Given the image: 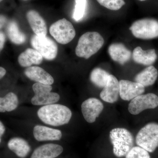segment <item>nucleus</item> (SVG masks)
<instances>
[{
	"label": "nucleus",
	"instance_id": "nucleus-6",
	"mask_svg": "<svg viewBox=\"0 0 158 158\" xmlns=\"http://www.w3.org/2000/svg\"><path fill=\"white\" fill-rule=\"evenodd\" d=\"M50 34L62 44L70 42L76 36V31L72 23L65 18L53 23L49 29Z\"/></svg>",
	"mask_w": 158,
	"mask_h": 158
},
{
	"label": "nucleus",
	"instance_id": "nucleus-15",
	"mask_svg": "<svg viewBox=\"0 0 158 158\" xmlns=\"http://www.w3.org/2000/svg\"><path fill=\"white\" fill-rule=\"evenodd\" d=\"M27 18L34 34L37 36H46L47 34L46 23L38 12L34 10H30L27 12Z\"/></svg>",
	"mask_w": 158,
	"mask_h": 158
},
{
	"label": "nucleus",
	"instance_id": "nucleus-28",
	"mask_svg": "<svg viewBox=\"0 0 158 158\" xmlns=\"http://www.w3.org/2000/svg\"><path fill=\"white\" fill-rule=\"evenodd\" d=\"M6 41V35L2 31H0V53L4 48Z\"/></svg>",
	"mask_w": 158,
	"mask_h": 158
},
{
	"label": "nucleus",
	"instance_id": "nucleus-10",
	"mask_svg": "<svg viewBox=\"0 0 158 158\" xmlns=\"http://www.w3.org/2000/svg\"><path fill=\"white\" fill-rule=\"evenodd\" d=\"M81 108L85 120L89 123H93L103 110L104 106L98 99L90 98L82 103Z\"/></svg>",
	"mask_w": 158,
	"mask_h": 158
},
{
	"label": "nucleus",
	"instance_id": "nucleus-1",
	"mask_svg": "<svg viewBox=\"0 0 158 158\" xmlns=\"http://www.w3.org/2000/svg\"><path fill=\"white\" fill-rule=\"evenodd\" d=\"M37 115L40 119L45 124L59 127L68 123L72 113L66 106L55 103L42 106L37 111Z\"/></svg>",
	"mask_w": 158,
	"mask_h": 158
},
{
	"label": "nucleus",
	"instance_id": "nucleus-21",
	"mask_svg": "<svg viewBox=\"0 0 158 158\" xmlns=\"http://www.w3.org/2000/svg\"><path fill=\"white\" fill-rule=\"evenodd\" d=\"M158 76V72L156 69L152 65H150L136 75L135 81L144 87H148L155 83Z\"/></svg>",
	"mask_w": 158,
	"mask_h": 158
},
{
	"label": "nucleus",
	"instance_id": "nucleus-12",
	"mask_svg": "<svg viewBox=\"0 0 158 158\" xmlns=\"http://www.w3.org/2000/svg\"><path fill=\"white\" fill-rule=\"evenodd\" d=\"M119 95V82L116 77L110 74L106 85L100 94L101 98L106 102L113 103L117 101Z\"/></svg>",
	"mask_w": 158,
	"mask_h": 158
},
{
	"label": "nucleus",
	"instance_id": "nucleus-8",
	"mask_svg": "<svg viewBox=\"0 0 158 158\" xmlns=\"http://www.w3.org/2000/svg\"><path fill=\"white\" fill-rule=\"evenodd\" d=\"M31 43L34 49L48 60H54L58 54V46L52 40L45 36L35 35L31 39Z\"/></svg>",
	"mask_w": 158,
	"mask_h": 158
},
{
	"label": "nucleus",
	"instance_id": "nucleus-14",
	"mask_svg": "<svg viewBox=\"0 0 158 158\" xmlns=\"http://www.w3.org/2000/svg\"><path fill=\"white\" fill-rule=\"evenodd\" d=\"M26 77L31 80L44 85H51L54 83V79L46 71L39 66L27 67L24 71Z\"/></svg>",
	"mask_w": 158,
	"mask_h": 158
},
{
	"label": "nucleus",
	"instance_id": "nucleus-4",
	"mask_svg": "<svg viewBox=\"0 0 158 158\" xmlns=\"http://www.w3.org/2000/svg\"><path fill=\"white\" fill-rule=\"evenodd\" d=\"M136 143L148 152H154L158 147V123H151L142 127L136 136Z\"/></svg>",
	"mask_w": 158,
	"mask_h": 158
},
{
	"label": "nucleus",
	"instance_id": "nucleus-11",
	"mask_svg": "<svg viewBox=\"0 0 158 158\" xmlns=\"http://www.w3.org/2000/svg\"><path fill=\"white\" fill-rule=\"evenodd\" d=\"M119 96L125 101L132 100L144 93L145 88L143 85L136 82L128 80L119 81Z\"/></svg>",
	"mask_w": 158,
	"mask_h": 158
},
{
	"label": "nucleus",
	"instance_id": "nucleus-13",
	"mask_svg": "<svg viewBox=\"0 0 158 158\" xmlns=\"http://www.w3.org/2000/svg\"><path fill=\"white\" fill-rule=\"evenodd\" d=\"M33 135L35 139L38 141H59L62 136L60 130L40 125L34 126Z\"/></svg>",
	"mask_w": 158,
	"mask_h": 158
},
{
	"label": "nucleus",
	"instance_id": "nucleus-34",
	"mask_svg": "<svg viewBox=\"0 0 158 158\" xmlns=\"http://www.w3.org/2000/svg\"><path fill=\"white\" fill-rule=\"evenodd\" d=\"M2 1L3 0H0V2H2Z\"/></svg>",
	"mask_w": 158,
	"mask_h": 158
},
{
	"label": "nucleus",
	"instance_id": "nucleus-16",
	"mask_svg": "<svg viewBox=\"0 0 158 158\" xmlns=\"http://www.w3.org/2000/svg\"><path fill=\"white\" fill-rule=\"evenodd\" d=\"M63 151V148L61 145L49 143L34 150L31 158H55L60 155Z\"/></svg>",
	"mask_w": 158,
	"mask_h": 158
},
{
	"label": "nucleus",
	"instance_id": "nucleus-26",
	"mask_svg": "<svg viewBox=\"0 0 158 158\" xmlns=\"http://www.w3.org/2000/svg\"><path fill=\"white\" fill-rule=\"evenodd\" d=\"M100 5L110 10L117 11L125 5L124 0H97Z\"/></svg>",
	"mask_w": 158,
	"mask_h": 158
},
{
	"label": "nucleus",
	"instance_id": "nucleus-7",
	"mask_svg": "<svg viewBox=\"0 0 158 158\" xmlns=\"http://www.w3.org/2000/svg\"><path fill=\"white\" fill-rule=\"evenodd\" d=\"M34 95L31 98V103L34 106H46L56 103L60 97L59 94L52 92L51 85L36 83L32 86Z\"/></svg>",
	"mask_w": 158,
	"mask_h": 158
},
{
	"label": "nucleus",
	"instance_id": "nucleus-35",
	"mask_svg": "<svg viewBox=\"0 0 158 158\" xmlns=\"http://www.w3.org/2000/svg\"><path fill=\"white\" fill-rule=\"evenodd\" d=\"M24 1H27V0H24Z\"/></svg>",
	"mask_w": 158,
	"mask_h": 158
},
{
	"label": "nucleus",
	"instance_id": "nucleus-27",
	"mask_svg": "<svg viewBox=\"0 0 158 158\" xmlns=\"http://www.w3.org/2000/svg\"><path fill=\"white\" fill-rule=\"evenodd\" d=\"M125 156L126 158H151L148 152L138 146L133 147Z\"/></svg>",
	"mask_w": 158,
	"mask_h": 158
},
{
	"label": "nucleus",
	"instance_id": "nucleus-29",
	"mask_svg": "<svg viewBox=\"0 0 158 158\" xmlns=\"http://www.w3.org/2000/svg\"><path fill=\"white\" fill-rule=\"evenodd\" d=\"M7 22V19L5 15H0V30L3 28Z\"/></svg>",
	"mask_w": 158,
	"mask_h": 158
},
{
	"label": "nucleus",
	"instance_id": "nucleus-25",
	"mask_svg": "<svg viewBox=\"0 0 158 158\" xmlns=\"http://www.w3.org/2000/svg\"><path fill=\"white\" fill-rule=\"evenodd\" d=\"M87 2V0H75V7L73 12V18L76 21L81 20L84 18Z\"/></svg>",
	"mask_w": 158,
	"mask_h": 158
},
{
	"label": "nucleus",
	"instance_id": "nucleus-9",
	"mask_svg": "<svg viewBox=\"0 0 158 158\" xmlns=\"http://www.w3.org/2000/svg\"><path fill=\"white\" fill-rule=\"evenodd\" d=\"M158 106V97L153 93L141 94L131 100L128 111L132 115H136L148 109H153Z\"/></svg>",
	"mask_w": 158,
	"mask_h": 158
},
{
	"label": "nucleus",
	"instance_id": "nucleus-22",
	"mask_svg": "<svg viewBox=\"0 0 158 158\" xmlns=\"http://www.w3.org/2000/svg\"><path fill=\"white\" fill-rule=\"evenodd\" d=\"M6 31L10 41L14 44L20 45L26 42L25 34L20 31L18 25L15 21H11L8 24Z\"/></svg>",
	"mask_w": 158,
	"mask_h": 158
},
{
	"label": "nucleus",
	"instance_id": "nucleus-19",
	"mask_svg": "<svg viewBox=\"0 0 158 158\" xmlns=\"http://www.w3.org/2000/svg\"><path fill=\"white\" fill-rule=\"evenodd\" d=\"M157 57L155 50L154 49L143 50L140 47H137L133 51V59L138 64L151 65L156 62Z\"/></svg>",
	"mask_w": 158,
	"mask_h": 158
},
{
	"label": "nucleus",
	"instance_id": "nucleus-5",
	"mask_svg": "<svg viewBox=\"0 0 158 158\" xmlns=\"http://www.w3.org/2000/svg\"><path fill=\"white\" fill-rule=\"evenodd\" d=\"M130 30L139 39L148 40L158 37V21L153 19H143L135 22Z\"/></svg>",
	"mask_w": 158,
	"mask_h": 158
},
{
	"label": "nucleus",
	"instance_id": "nucleus-17",
	"mask_svg": "<svg viewBox=\"0 0 158 158\" xmlns=\"http://www.w3.org/2000/svg\"><path fill=\"white\" fill-rule=\"evenodd\" d=\"M110 57L113 61L123 65L130 60L131 52L124 44L121 43H114L109 47L108 49Z\"/></svg>",
	"mask_w": 158,
	"mask_h": 158
},
{
	"label": "nucleus",
	"instance_id": "nucleus-18",
	"mask_svg": "<svg viewBox=\"0 0 158 158\" xmlns=\"http://www.w3.org/2000/svg\"><path fill=\"white\" fill-rule=\"evenodd\" d=\"M42 55L36 50L27 48L19 56L18 61L23 67H29L33 65H39L43 61Z\"/></svg>",
	"mask_w": 158,
	"mask_h": 158
},
{
	"label": "nucleus",
	"instance_id": "nucleus-30",
	"mask_svg": "<svg viewBox=\"0 0 158 158\" xmlns=\"http://www.w3.org/2000/svg\"><path fill=\"white\" fill-rule=\"evenodd\" d=\"M5 131H6V127L2 121L0 120V137H2Z\"/></svg>",
	"mask_w": 158,
	"mask_h": 158
},
{
	"label": "nucleus",
	"instance_id": "nucleus-33",
	"mask_svg": "<svg viewBox=\"0 0 158 158\" xmlns=\"http://www.w3.org/2000/svg\"><path fill=\"white\" fill-rule=\"evenodd\" d=\"M1 138H2V137H0V143H1V141H2V139H1Z\"/></svg>",
	"mask_w": 158,
	"mask_h": 158
},
{
	"label": "nucleus",
	"instance_id": "nucleus-24",
	"mask_svg": "<svg viewBox=\"0 0 158 158\" xmlns=\"http://www.w3.org/2000/svg\"><path fill=\"white\" fill-rule=\"evenodd\" d=\"M110 75L107 72L102 69L95 68L90 73V81L97 87L104 88L107 83Z\"/></svg>",
	"mask_w": 158,
	"mask_h": 158
},
{
	"label": "nucleus",
	"instance_id": "nucleus-20",
	"mask_svg": "<svg viewBox=\"0 0 158 158\" xmlns=\"http://www.w3.org/2000/svg\"><path fill=\"white\" fill-rule=\"evenodd\" d=\"M8 148L21 158H25L31 151L28 142L23 138L15 137L11 138L8 143Z\"/></svg>",
	"mask_w": 158,
	"mask_h": 158
},
{
	"label": "nucleus",
	"instance_id": "nucleus-32",
	"mask_svg": "<svg viewBox=\"0 0 158 158\" xmlns=\"http://www.w3.org/2000/svg\"><path fill=\"white\" fill-rule=\"evenodd\" d=\"M138 1H141V2H144V1H146V0H138Z\"/></svg>",
	"mask_w": 158,
	"mask_h": 158
},
{
	"label": "nucleus",
	"instance_id": "nucleus-23",
	"mask_svg": "<svg viewBox=\"0 0 158 158\" xmlns=\"http://www.w3.org/2000/svg\"><path fill=\"white\" fill-rule=\"evenodd\" d=\"M19 105V99L13 92H9L4 97H0V113L11 112L15 110Z\"/></svg>",
	"mask_w": 158,
	"mask_h": 158
},
{
	"label": "nucleus",
	"instance_id": "nucleus-2",
	"mask_svg": "<svg viewBox=\"0 0 158 158\" xmlns=\"http://www.w3.org/2000/svg\"><path fill=\"white\" fill-rule=\"evenodd\" d=\"M104 40L98 33L88 32L80 37L76 48L77 56L88 59L102 47Z\"/></svg>",
	"mask_w": 158,
	"mask_h": 158
},
{
	"label": "nucleus",
	"instance_id": "nucleus-3",
	"mask_svg": "<svg viewBox=\"0 0 158 158\" xmlns=\"http://www.w3.org/2000/svg\"><path fill=\"white\" fill-rule=\"evenodd\" d=\"M110 138L113 145V153L117 157L125 156L134 146V137L126 129H113L110 132Z\"/></svg>",
	"mask_w": 158,
	"mask_h": 158
},
{
	"label": "nucleus",
	"instance_id": "nucleus-31",
	"mask_svg": "<svg viewBox=\"0 0 158 158\" xmlns=\"http://www.w3.org/2000/svg\"><path fill=\"white\" fill-rule=\"evenodd\" d=\"M6 70L5 68L0 66V80L3 78L4 76L6 75Z\"/></svg>",
	"mask_w": 158,
	"mask_h": 158
}]
</instances>
